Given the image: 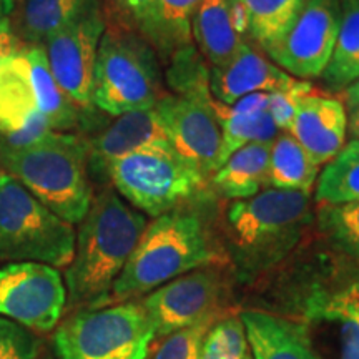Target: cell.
Listing matches in <instances>:
<instances>
[{
	"instance_id": "cell-1",
	"label": "cell",
	"mask_w": 359,
	"mask_h": 359,
	"mask_svg": "<svg viewBox=\"0 0 359 359\" xmlns=\"http://www.w3.org/2000/svg\"><path fill=\"white\" fill-rule=\"evenodd\" d=\"M147 223L145 215L130 206L114 188L93 195L87 215L79 223L74 258L65 268L69 308L105 306Z\"/></svg>"
},
{
	"instance_id": "cell-2",
	"label": "cell",
	"mask_w": 359,
	"mask_h": 359,
	"mask_svg": "<svg viewBox=\"0 0 359 359\" xmlns=\"http://www.w3.org/2000/svg\"><path fill=\"white\" fill-rule=\"evenodd\" d=\"M218 259V251L198 215L183 208L161 215L147 223L105 306L133 302L175 278L212 266Z\"/></svg>"
},
{
	"instance_id": "cell-3",
	"label": "cell",
	"mask_w": 359,
	"mask_h": 359,
	"mask_svg": "<svg viewBox=\"0 0 359 359\" xmlns=\"http://www.w3.org/2000/svg\"><path fill=\"white\" fill-rule=\"evenodd\" d=\"M88 140L53 132L25 148L0 145V170L22 183L39 201L70 224H79L93 200Z\"/></svg>"
},
{
	"instance_id": "cell-4",
	"label": "cell",
	"mask_w": 359,
	"mask_h": 359,
	"mask_svg": "<svg viewBox=\"0 0 359 359\" xmlns=\"http://www.w3.org/2000/svg\"><path fill=\"white\" fill-rule=\"evenodd\" d=\"M311 219V198L302 191L268 188L251 198L231 201L228 236L240 271L255 275L285 259Z\"/></svg>"
},
{
	"instance_id": "cell-5",
	"label": "cell",
	"mask_w": 359,
	"mask_h": 359,
	"mask_svg": "<svg viewBox=\"0 0 359 359\" xmlns=\"http://www.w3.org/2000/svg\"><path fill=\"white\" fill-rule=\"evenodd\" d=\"M163 95L155 48L142 35L107 22L93 70V107L120 116L154 109Z\"/></svg>"
},
{
	"instance_id": "cell-6",
	"label": "cell",
	"mask_w": 359,
	"mask_h": 359,
	"mask_svg": "<svg viewBox=\"0 0 359 359\" xmlns=\"http://www.w3.org/2000/svg\"><path fill=\"white\" fill-rule=\"evenodd\" d=\"M75 235L74 224L0 170V262L67 268L74 258Z\"/></svg>"
},
{
	"instance_id": "cell-7",
	"label": "cell",
	"mask_w": 359,
	"mask_h": 359,
	"mask_svg": "<svg viewBox=\"0 0 359 359\" xmlns=\"http://www.w3.org/2000/svg\"><path fill=\"white\" fill-rule=\"evenodd\" d=\"M114 190L145 217L182 210L206 190L210 180L173 150L133 151L102 170Z\"/></svg>"
},
{
	"instance_id": "cell-8",
	"label": "cell",
	"mask_w": 359,
	"mask_h": 359,
	"mask_svg": "<svg viewBox=\"0 0 359 359\" xmlns=\"http://www.w3.org/2000/svg\"><path fill=\"white\" fill-rule=\"evenodd\" d=\"M155 330L140 302L79 309L57 327V359H148Z\"/></svg>"
},
{
	"instance_id": "cell-9",
	"label": "cell",
	"mask_w": 359,
	"mask_h": 359,
	"mask_svg": "<svg viewBox=\"0 0 359 359\" xmlns=\"http://www.w3.org/2000/svg\"><path fill=\"white\" fill-rule=\"evenodd\" d=\"M65 306V283L57 268L39 263L0 268V318L47 333L58 325Z\"/></svg>"
},
{
	"instance_id": "cell-10",
	"label": "cell",
	"mask_w": 359,
	"mask_h": 359,
	"mask_svg": "<svg viewBox=\"0 0 359 359\" xmlns=\"http://www.w3.org/2000/svg\"><path fill=\"white\" fill-rule=\"evenodd\" d=\"M178 156L212 178L222 142V127L213 110L210 88L165 93L154 107Z\"/></svg>"
},
{
	"instance_id": "cell-11",
	"label": "cell",
	"mask_w": 359,
	"mask_h": 359,
	"mask_svg": "<svg viewBox=\"0 0 359 359\" xmlns=\"http://www.w3.org/2000/svg\"><path fill=\"white\" fill-rule=\"evenodd\" d=\"M105 29L107 15L103 4L98 2L43 42L53 77L72 100L87 111L97 110L92 103L93 70Z\"/></svg>"
},
{
	"instance_id": "cell-12",
	"label": "cell",
	"mask_w": 359,
	"mask_h": 359,
	"mask_svg": "<svg viewBox=\"0 0 359 359\" xmlns=\"http://www.w3.org/2000/svg\"><path fill=\"white\" fill-rule=\"evenodd\" d=\"M341 0H306L280 43L268 52L291 77H321L333 55L338 39Z\"/></svg>"
},
{
	"instance_id": "cell-13",
	"label": "cell",
	"mask_w": 359,
	"mask_h": 359,
	"mask_svg": "<svg viewBox=\"0 0 359 359\" xmlns=\"http://www.w3.org/2000/svg\"><path fill=\"white\" fill-rule=\"evenodd\" d=\"M222 281L213 269L200 268L148 293L142 306L155 330V339L217 316Z\"/></svg>"
},
{
	"instance_id": "cell-14",
	"label": "cell",
	"mask_w": 359,
	"mask_h": 359,
	"mask_svg": "<svg viewBox=\"0 0 359 359\" xmlns=\"http://www.w3.org/2000/svg\"><path fill=\"white\" fill-rule=\"evenodd\" d=\"M210 92L215 100L231 105L251 93H275L288 90L299 82L262 50L243 42L236 55L223 67H213L208 74Z\"/></svg>"
},
{
	"instance_id": "cell-15",
	"label": "cell",
	"mask_w": 359,
	"mask_h": 359,
	"mask_svg": "<svg viewBox=\"0 0 359 359\" xmlns=\"http://www.w3.org/2000/svg\"><path fill=\"white\" fill-rule=\"evenodd\" d=\"M288 133L323 167L346 143V107L339 98L309 93L299 103Z\"/></svg>"
},
{
	"instance_id": "cell-16",
	"label": "cell",
	"mask_w": 359,
	"mask_h": 359,
	"mask_svg": "<svg viewBox=\"0 0 359 359\" xmlns=\"http://www.w3.org/2000/svg\"><path fill=\"white\" fill-rule=\"evenodd\" d=\"M88 148L90 172H102L110 160L133 151L173 150L155 109L115 116L114 122L88 140Z\"/></svg>"
},
{
	"instance_id": "cell-17",
	"label": "cell",
	"mask_w": 359,
	"mask_h": 359,
	"mask_svg": "<svg viewBox=\"0 0 359 359\" xmlns=\"http://www.w3.org/2000/svg\"><path fill=\"white\" fill-rule=\"evenodd\" d=\"M253 359H321L306 326L258 309L240 314Z\"/></svg>"
},
{
	"instance_id": "cell-18",
	"label": "cell",
	"mask_w": 359,
	"mask_h": 359,
	"mask_svg": "<svg viewBox=\"0 0 359 359\" xmlns=\"http://www.w3.org/2000/svg\"><path fill=\"white\" fill-rule=\"evenodd\" d=\"M25 53L30 64L37 109L50 128L65 133L83 130L93 111L80 109L60 87L48 65L43 43H25Z\"/></svg>"
},
{
	"instance_id": "cell-19",
	"label": "cell",
	"mask_w": 359,
	"mask_h": 359,
	"mask_svg": "<svg viewBox=\"0 0 359 359\" xmlns=\"http://www.w3.org/2000/svg\"><path fill=\"white\" fill-rule=\"evenodd\" d=\"M191 39L212 69L226 65L245 42L230 0H203L193 15Z\"/></svg>"
},
{
	"instance_id": "cell-20",
	"label": "cell",
	"mask_w": 359,
	"mask_h": 359,
	"mask_svg": "<svg viewBox=\"0 0 359 359\" xmlns=\"http://www.w3.org/2000/svg\"><path fill=\"white\" fill-rule=\"evenodd\" d=\"M306 0H230L236 27L268 53L288 34Z\"/></svg>"
},
{
	"instance_id": "cell-21",
	"label": "cell",
	"mask_w": 359,
	"mask_h": 359,
	"mask_svg": "<svg viewBox=\"0 0 359 359\" xmlns=\"http://www.w3.org/2000/svg\"><path fill=\"white\" fill-rule=\"evenodd\" d=\"M39 111L25 43L0 65V137L17 132Z\"/></svg>"
},
{
	"instance_id": "cell-22",
	"label": "cell",
	"mask_w": 359,
	"mask_h": 359,
	"mask_svg": "<svg viewBox=\"0 0 359 359\" xmlns=\"http://www.w3.org/2000/svg\"><path fill=\"white\" fill-rule=\"evenodd\" d=\"M269 148L271 143H251L224 161L210 178L219 195L236 201L268 190Z\"/></svg>"
},
{
	"instance_id": "cell-23",
	"label": "cell",
	"mask_w": 359,
	"mask_h": 359,
	"mask_svg": "<svg viewBox=\"0 0 359 359\" xmlns=\"http://www.w3.org/2000/svg\"><path fill=\"white\" fill-rule=\"evenodd\" d=\"M98 2L102 0H22L11 24L24 43H43Z\"/></svg>"
},
{
	"instance_id": "cell-24",
	"label": "cell",
	"mask_w": 359,
	"mask_h": 359,
	"mask_svg": "<svg viewBox=\"0 0 359 359\" xmlns=\"http://www.w3.org/2000/svg\"><path fill=\"white\" fill-rule=\"evenodd\" d=\"M320 165L291 137L281 132L269 148V188L309 195L320 177Z\"/></svg>"
},
{
	"instance_id": "cell-25",
	"label": "cell",
	"mask_w": 359,
	"mask_h": 359,
	"mask_svg": "<svg viewBox=\"0 0 359 359\" xmlns=\"http://www.w3.org/2000/svg\"><path fill=\"white\" fill-rule=\"evenodd\" d=\"M321 77L341 92L359 79V0H341L338 39Z\"/></svg>"
},
{
	"instance_id": "cell-26",
	"label": "cell",
	"mask_w": 359,
	"mask_h": 359,
	"mask_svg": "<svg viewBox=\"0 0 359 359\" xmlns=\"http://www.w3.org/2000/svg\"><path fill=\"white\" fill-rule=\"evenodd\" d=\"M318 205H339L359 200V140L344 147L325 165L316 180Z\"/></svg>"
},
{
	"instance_id": "cell-27",
	"label": "cell",
	"mask_w": 359,
	"mask_h": 359,
	"mask_svg": "<svg viewBox=\"0 0 359 359\" xmlns=\"http://www.w3.org/2000/svg\"><path fill=\"white\" fill-rule=\"evenodd\" d=\"M203 0H156L151 47L160 57L191 45V20Z\"/></svg>"
},
{
	"instance_id": "cell-28",
	"label": "cell",
	"mask_w": 359,
	"mask_h": 359,
	"mask_svg": "<svg viewBox=\"0 0 359 359\" xmlns=\"http://www.w3.org/2000/svg\"><path fill=\"white\" fill-rule=\"evenodd\" d=\"M218 122L222 127V142H219L215 172L240 148L251 143H273L281 133L269 111L251 116H226L219 118Z\"/></svg>"
},
{
	"instance_id": "cell-29",
	"label": "cell",
	"mask_w": 359,
	"mask_h": 359,
	"mask_svg": "<svg viewBox=\"0 0 359 359\" xmlns=\"http://www.w3.org/2000/svg\"><path fill=\"white\" fill-rule=\"evenodd\" d=\"M309 314L338 330L339 359H359V316L338 294L314 298Z\"/></svg>"
},
{
	"instance_id": "cell-30",
	"label": "cell",
	"mask_w": 359,
	"mask_h": 359,
	"mask_svg": "<svg viewBox=\"0 0 359 359\" xmlns=\"http://www.w3.org/2000/svg\"><path fill=\"white\" fill-rule=\"evenodd\" d=\"M318 224L327 240L349 257L359 259V200L320 205Z\"/></svg>"
},
{
	"instance_id": "cell-31",
	"label": "cell",
	"mask_w": 359,
	"mask_h": 359,
	"mask_svg": "<svg viewBox=\"0 0 359 359\" xmlns=\"http://www.w3.org/2000/svg\"><path fill=\"white\" fill-rule=\"evenodd\" d=\"M217 321V316L206 318L190 327L165 336L150 359H200L206 336Z\"/></svg>"
},
{
	"instance_id": "cell-32",
	"label": "cell",
	"mask_w": 359,
	"mask_h": 359,
	"mask_svg": "<svg viewBox=\"0 0 359 359\" xmlns=\"http://www.w3.org/2000/svg\"><path fill=\"white\" fill-rule=\"evenodd\" d=\"M156 0H109L114 22L123 29L142 35L151 45L155 27Z\"/></svg>"
},
{
	"instance_id": "cell-33",
	"label": "cell",
	"mask_w": 359,
	"mask_h": 359,
	"mask_svg": "<svg viewBox=\"0 0 359 359\" xmlns=\"http://www.w3.org/2000/svg\"><path fill=\"white\" fill-rule=\"evenodd\" d=\"M39 351L40 339L35 331L0 318V359H35Z\"/></svg>"
},
{
	"instance_id": "cell-34",
	"label": "cell",
	"mask_w": 359,
	"mask_h": 359,
	"mask_svg": "<svg viewBox=\"0 0 359 359\" xmlns=\"http://www.w3.org/2000/svg\"><path fill=\"white\" fill-rule=\"evenodd\" d=\"M224 359H248L251 356L248 338L240 318H224L217 321L208 333Z\"/></svg>"
},
{
	"instance_id": "cell-35",
	"label": "cell",
	"mask_w": 359,
	"mask_h": 359,
	"mask_svg": "<svg viewBox=\"0 0 359 359\" xmlns=\"http://www.w3.org/2000/svg\"><path fill=\"white\" fill-rule=\"evenodd\" d=\"M309 93H313V85L306 82V80H299L293 87L283 90V92L269 93L268 111L280 132H290V127L293 123L299 103Z\"/></svg>"
},
{
	"instance_id": "cell-36",
	"label": "cell",
	"mask_w": 359,
	"mask_h": 359,
	"mask_svg": "<svg viewBox=\"0 0 359 359\" xmlns=\"http://www.w3.org/2000/svg\"><path fill=\"white\" fill-rule=\"evenodd\" d=\"M20 45L22 40L13 32L11 17L8 19H0V65H2V62L7 57H11L13 52L19 50Z\"/></svg>"
},
{
	"instance_id": "cell-37",
	"label": "cell",
	"mask_w": 359,
	"mask_h": 359,
	"mask_svg": "<svg viewBox=\"0 0 359 359\" xmlns=\"http://www.w3.org/2000/svg\"><path fill=\"white\" fill-rule=\"evenodd\" d=\"M336 294H338L339 298L359 316V280L353 281L351 285L344 286L343 290L336 291Z\"/></svg>"
},
{
	"instance_id": "cell-38",
	"label": "cell",
	"mask_w": 359,
	"mask_h": 359,
	"mask_svg": "<svg viewBox=\"0 0 359 359\" xmlns=\"http://www.w3.org/2000/svg\"><path fill=\"white\" fill-rule=\"evenodd\" d=\"M343 105L346 107V111L358 109L359 107V79L354 80L353 83H349L346 88L343 90Z\"/></svg>"
},
{
	"instance_id": "cell-39",
	"label": "cell",
	"mask_w": 359,
	"mask_h": 359,
	"mask_svg": "<svg viewBox=\"0 0 359 359\" xmlns=\"http://www.w3.org/2000/svg\"><path fill=\"white\" fill-rule=\"evenodd\" d=\"M348 132L353 140H359V107L348 111Z\"/></svg>"
},
{
	"instance_id": "cell-40",
	"label": "cell",
	"mask_w": 359,
	"mask_h": 359,
	"mask_svg": "<svg viewBox=\"0 0 359 359\" xmlns=\"http://www.w3.org/2000/svg\"><path fill=\"white\" fill-rule=\"evenodd\" d=\"M17 8V0H0V19H8Z\"/></svg>"
},
{
	"instance_id": "cell-41",
	"label": "cell",
	"mask_w": 359,
	"mask_h": 359,
	"mask_svg": "<svg viewBox=\"0 0 359 359\" xmlns=\"http://www.w3.org/2000/svg\"><path fill=\"white\" fill-rule=\"evenodd\" d=\"M250 358H251V356H250ZM250 358H248V359H250Z\"/></svg>"
}]
</instances>
